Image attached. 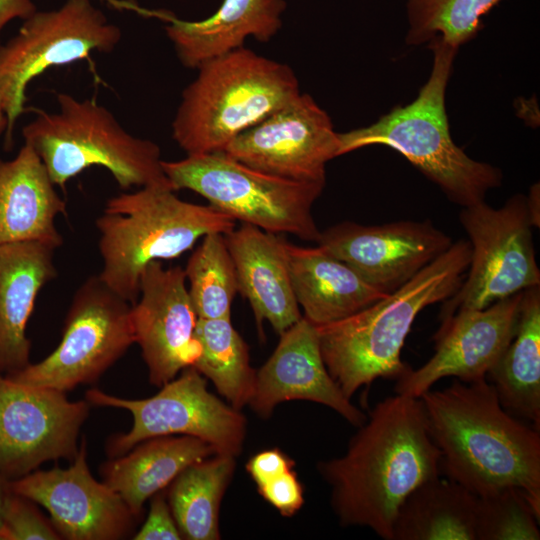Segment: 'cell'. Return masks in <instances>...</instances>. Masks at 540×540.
<instances>
[{
  "instance_id": "obj_5",
  "label": "cell",
  "mask_w": 540,
  "mask_h": 540,
  "mask_svg": "<svg viewBox=\"0 0 540 540\" xmlns=\"http://www.w3.org/2000/svg\"><path fill=\"white\" fill-rule=\"evenodd\" d=\"M197 70L172 122V137L187 155L223 152L301 92L291 67L245 47Z\"/></svg>"
},
{
  "instance_id": "obj_26",
  "label": "cell",
  "mask_w": 540,
  "mask_h": 540,
  "mask_svg": "<svg viewBox=\"0 0 540 540\" xmlns=\"http://www.w3.org/2000/svg\"><path fill=\"white\" fill-rule=\"evenodd\" d=\"M486 378L509 414L540 431V286L523 291L515 334Z\"/></svg>"
},
{
  "instance_id": "obj_14",
  "label": "cell",
  "mask_w": 540,
  "mask_h": 540,
  "mask_svg": "<svg viewBox=\"0 0 540 540\" xmlns=\"http://www.w3.org/2000/svg\"><path fill=\"white\" fill-rule=\"evenodd\" d=\"M339 133L325 110L300 92L232 140L223 153L276 177L326 183V164L340 156Z\"/></svg>"
},
{
  "instance_id": "obj_23",
  "label": "cell",
  "mask_w": 540,
  "mask_h": 540,
  "mask_svg": "<svg viewBox=\"0 0 540 540\" xmlns=\"http://www.w3.org/2000/svg\"><path fill=\"white\" fill-rule=\"evenodd\" d=\"M284 0H224L210 17L185 21L163 16L169 24L166 34L179 61L189 69L244 47L253 37L268 42L281 27Z\"/></svg>"
},
{
  "instance_id": "obj_10",
  "label": "cell",
  "mask_w": 540,
  "mask_h": 540,
  "mask_svg": "<svg viewBox=\"0 0 540 540\" xmlns=\"http://www.w3.org/2000/svg\"><path fill=\"white\" fill-rule=\"evenodd\" d=\"M120 39V29L90 0H67L59 9L36 11L24 20L17 34L0 44V91L8 118L5 147L13 145L14 126L34 78L95 51L110 53Z\"/></svg>"
},
{
  "instance_id": "obj_33",
  "label": "cell",
  "mask_w": 540,
  "mask_h": 540,
  "mask_svg": "<svg viewBox=\"0 0 540 540\" xmlns=\"http://www.w3.org/2000/svg\"><path fill=\"white\" fill-rule=\"evenodd\" d=\"M61 536L34 502L7 486L1 509L0 540H57Z\"/></svg>"
},
{
  "instance_id": "obj_32",
  "label": "cell",
  "mask_w": 540,
  "mask_h": 540,
  "mask_svg": "<svg viewBox=\"0 0 540 540\" xmlns=\"http://www.w3.org/2000/svg\"><path fill=\"white\" fill-rule=\"evenodd\" d=\"M539 520L520 489L503 488L478 497L476 540H539Z\"/></svg>"
},
{
  "instance_id": "obj_22",
  "label": "cell",
  "mask_w": 540,
  "mask_h": 540,
  "mask_svg": "<svg viewBox=\"0 0 540 540\" xmlns=\"http://www.w3.org/2000/svg\"><path fill=\"white\" fill-rule=\"evenodd\" d=\"M60 214H66V202L32 147L24 144L12 160L0 159V245L38 241L60 247Z\"/></svg>"
},
{
  "instance_id": "obj_1",
  "label": "cell",
  "mask_w": 540,
  "mask_h": 540,
  "mask_svg": "<svg viewBox=\"0 0 540 540\" xmlns=\"http://www.w3.org/2000/svg\"><path fill=\"white\" fill-rule=\"evenodd\" d=\"M358 428L346 452L319 462L318 472L331 488L341 526L366 527L393 540L399 507L415 488L440 476L441 454L419 397L383 399Z\"/></svg>"
},
{
  "instance_id": "obj_38",
  "label": "cell",
  "mask_w": 540,
  "mask_h": 540,
  "mask_svg": "<svg viewBox=\"0 0 540 540\" xmlns=\"http://www.w3.org/2000/svg\"><path fill=\"white\" fill-rule=\"evenodd\" d=\"M526 206L529 213L532 227L539 228L540 225V189L539 183H535L529 190L526 197Z\"/></svg>"
},
{
  "instance_id": "obj_37",
  "label": "cell",
  "mask_w": 540,
  "mask_h": 540,
  "mask_svg": "<svg viewBox=\"0 0 540 540\" xmlns=\"http://www.w3.org/2000/svg\"><path fill=\"white\" fill-rule=\"evenodd\" d=\"M36 11L37 8L31 0H0V34L11 20H26Z\"/></svg>"
},
{
  "instance_id": "obj_8",
  "label": "cell",
  "mask_w": 540,
  "mask_h": 540,
  "mask_svg": "<svg viewBox=\"0 0 540 540\" xmlns=\"http://www.w3.org/2000/svg\"><path fill=\"white\" fill-rule=\"evenodd\" d=\"M162 167L175 191L191 190L235 221L274 234L289 233L305 241L317 243L320 238L312 207L325 184L269 175L223 152L162 161Z\"/></svg>"
},
{
  "instance_id": "obj_25",
  "label": "cell",
  "mask_w": 540,
  "mask_h": 540,
  "mask_svg": "<svg viewBox=\"0 0 540 540\" xmlns=\"http://www.w3.org/2000/svg\"><path fill=\"white\" fill-rule=\"evenodd\" d=\"M215 454L209 443L192 436L153 437L104 463L103 482L138 518L145 502L168 487L185 468Z\"/></svg>"
},
{
  "instance_id": "obj_17",
  "label": "cell",
  "mask_w": 540,
  "mask_h": 540,
  "mask_svg": "<svg viewBox=\"0 0 540 540\" xmlns=\"http://www.w3.org/2000/svg\"><path fill=\"white\" fill-rule=\"evenodd\" d=\"M452 243L430 221L373 226L346 221L321 232L317 242L384 294L404 285Z\"/></svg>"
},
{
  "instance_id": "obj_30",
  "label": "cell",
  "mask_w": 540,
  "mask_h": 540,
  "mask_svg": "<svg viewBox=\"0 0 540 540\" xmlns=\"http://www.w3.org/2000/svg\"><path fill=\"white\" fill-rule=\"evenodd\" d=\"M184 271L189 283L188 293L197 317L231 318V306L238 292V281L225 235H205L189 257Z\"/></svg>"
},
{
  "instance_id": "obj_24",
  "label": "cell",
  "mask_w": 540,
  "mask_h": 540,
  "mask_svg": "<svg viewBox=\"0 0 540 540\" xmlns=\"http://www.w3.org/2000/svg\"><path fill=\"white\" fill-rule=\"evenodd\" d=\"M293 291L304 316L315 326L344 319L385 297L353 268L321 246L287 241Z\"/></svg>"
},
{
  "instance_id": "obj_2",
  "label": "cell",
  "mask_w": 540,
  "mask_h": 540,
  "mask_svg": "<svg viewBox=\"0 0 540 540\" xmlns=\"http://www.w3.org/2000/svg\"><path fill=\"white\" fill-rule=\"evenodd\" d=\"M419 398L449 479L478 497L516 487L540 515V431L509 414L487 378Z\"/></svg>"
},
{
  "instance_id": "obj_15",
  "label": "cell",
  "mask_w": 540,
  "mask_h": 540,
  "mask_svg": "<svg viewBox=\"0 0 540 540\" xmlns=\"http://www.w3.org/2000/svg\"><path fill=\"white\" fill-rule=\"evenodd\" d=\"M7 486L44 507L61 538L68 540L125 538L136 519L120 495L90 473L85 438L68 468L33 471L7 480Z\"/></svg>"
},
{
  "instance_id": "obj_28",
  "label": "cell",
  "mask_w": 540,
  "mask_h": 540,
  "mask_svg": "<svg viewBox=\"0 0 540 540\" xmlns=\"http://www.w3.org/2000/svg\"><path fill=\"white\" fill-rule=\"evenodd\" d=\"M235 457L215 454L185 468L168 486L167 501L182 538L217 540L222 498Z\"/></svg>"
},
{
  "instance_id": "obj_39",
  "label": "cell",
  "mask_w": 540,
  "mask_h": 540,
  "mask_svg": "<svg viewBox=\"0 0 540 540\" xmlns=\"http://www.w3.org/2000/svg\"><path fill=\"white\" fill-rule=\"evenodd\" d=\"M8 126V118L5 112L3 97L0 91V135L5 133Z\"/></svg>"
},
{
  "instance_id": "obj_3",
  "label": "cell",
  "mask_w": 540,
  "mask_h": 540,
  "mask_svg": "<svg viewBox=\"0 0 540 540\" xmlns=\"http://www.w3.org/2000/svg\"><path fill=\"white\" fill-rule=\"evenodd\" d=\"M469 263L470 244L461 239L395 291L344 319L316 326L325 366L347 398L378 378L398 380L412 369L401 351L417 315L451 297Z\"/></svg>"
},
{
  "instance_id": "obj_19",
  "label": "cell",
  "mask_w": 540,
  "mask_h": 540,
  "mask_svg": "<svg viewBox=\"0 0 540 540\" xmlns=\"http://www.w3.org/2000/svg\"><path fill=\"white\" fill-rule=\"evenodd\" d=\"M291 400L323 404L356 427L367 418L330 376L320 351L316 326L303 316L280 334L272 355L256 371L248 405L259 417L268 418L278 404Z\"/></svg>"
},
{
  "instance_id": "obj_20",
  "label": "cell",
  "mask_w": 540,
  "mask_h": 540,
  "mask_svg": "<svg viewBox=\"0 0 540 540\" xmlns=\"http://www.w3.org/2000/svg\"><path fill=\"white\" fill-rule=\"evenodd\" d=\"M225 239L238 292L248 300L260 334L264 321L282 334L302 317L291 283L287 241L248 223L225 234Z\"/></svg>"
},
{
  "instance_id": "obj_16",
  "label": "cell",
  "mask_w": 540,
  "mask_h": 540,
  "mask_svg": "<svg viewBox=\"0 0 540 540\" xmlns=\"http://www.w3.org/2000/svg\"><path fill=\"white\" fill-rule=\"evenodd\" d=\"M179 266L149 263L140 278V298L131 305L135 343L148 369L149 382L163 386L201 354L195 336L198 317Z\"/></svg>"
},
{
  "instance_id": "obj_9",
  "label": "cell",
  "mask_w": 540,
  "mask_h": 540,
  "mask_svg": "<svg viewBox=\"0 0 540 540\" xmlns=\"http://www.w3.org/2000/svg\"><path fill=\"white\" fill-rule=\"evenodd\" d=\"M460 223L469 237L470 263L466 279L443 301L444 322L464 310L491 304L540 286L526 197L517 194L500 208L484 201L463 207Z\"/></svg>"
},
{
  "instance_id": "obj_34",
  "label": "cell",
  "mask_w": 540,
  "mask_h": 540,
  "mask_svg": "<svg viewBox=\"0 0 540 540\" xmlns=\"http://www.w3.org/2000/svg\"><path fill=\"white\" fill-rule=\"evenodd\" d=\"M261 497L282 516L291 517L304 504V488L294 470L257 487Z\"/></svg>"
},
{
  "instance_id": "obj_36",
  "label": "cell",
  "mask_w": 540,
  "mask_h": 540,
  "mask_svg": "<svg viewBox=\"0 0 540 540\" xmlns=\"http://www.w3.org/2000/svg\"><path fill=\"white\" fill-rule=\"evenodd\" d=\"M295 462L279 448L266 449L253 455L246 463V471L260 487L280 475L293 470Z\"/></svg>"
},
{
  "instance_id": "obj_11",
  "label": "cell",
  "mask_w": 540,
  "mask_h": 540,
  "mask_svg": "<svg viewBox=\"0 0 540 540\" xmlns=\"http://www.w3.org/2000/svg\"><path fill=\"white\" fill-rule=\"evenodd\" d=\"M90 405L129 411L131 429L113 436L107 445L111 458L120 456L138 443L153 437L186 435L209 443L216 454L237 457L244 445L247 420L230 404L207 389L206 378L190 366L170 380L152 397L126 399L89 389Z\"/></svg>"
},
{
  "instance_id": "obj_29",
  "label": "cell",
  "mask_w": 540,
  "mask_h": 540,
  "mask_svg": "<svg viewBox=\"0 0 540 540\" xmlns=\"http://www.w3.org/2000/svg\"><path fill=\"white\" fill-rule=\"evenodd\" d=\"M195 336L201 354L194 367L209 379L227 402L236 409L249 404L256 379L250 365L249 348L230 318H198Z\"/></svg>"
},
{
  "instance_id": "obj_31",
  "label": "cell",
  "mask_w": 540,
  "mask_h": 540,
  "mask_svg": "<svg viewBox=\"0 0 540 540\" xmlns=\"http://www.w3.org/2000/svg\"><path fill=\"white\" fill-rule=\"evenodd\" d=\"M500 0H408L407 43L419 45L439 38L459 48L475 36L481 18Z\"/></svg>"
},
{
  "instance_id": "obj_12",
  "label": "cell",
  "mask_w": 540,
  "mask_h": 540,
  "mask_svg": "<svg viewBox=\"0 0 540 540\" xmlns=\"http://www.w3.org/2000/svg\"><path fill=\"white\" fill-rule=\"evenodd\" d=\"M131 305L99 276L87 278L73 296L56 349L8 377L64 393L94 383L135 343Z\"/></svg>"
},
{
  "instance_id": "obj_21",
  "label": "cell",
  "mask_w": 540,
  "mask_h": 540,
  "mask_svg": "<svg viewBox=\"0 0 540 540\" xmlns=\"http://www.w3.org/2000/svg\"><path fill=\"white\" fill-rule=\"evenodd\" d=\"M56 249L38 241L0 245V374L30 364L26 327L39 291L56 277Z\"/></svg>"
},
{
  "instance_id": "obj_13",
  "label": "cell",
  "mask_w": 540,
  "mask_h": 540,
  "mask_svg": "<svg viewBox=\"0 0 540 540\" xmlns=\"http://www.w3.org/2000/svg\"><path fill=\"white\" fill-rule=\"evenodd\" d=\"M87 400L17 382L0 374V473L14 480L43 462L73 461L78 435L89 415Z\"/></svg>"
},
{
  "instance_id": "obj_35",
  "label": "cell",
  "mask_w": 540,
  "mask_h": 540,
  "mask_svg": "<svg viewBox=\"0 0 540 540\" xmlns=\"http://www.w3.org/2000/svg\"><path fill=\"white\" fill-rule=\"evenodd\" d=\"M134 540L183 539L163 490L151 497L148 516L135 533Z\"/></svg>"
},
{
  "instance_id": "obj_18",
  "label": "cell",
  "mask_w": 540,
  "mask_h": 540,
  "mask_svg": "<svg viewBox=\"0 0 540 540\" xmlns=\"http://www.w3.org/2000/svg\"><path fill=\"white\" fill-rule=\"evenodd\" d=\"M522 296L523 291L441 322L434 355L396 380V394L420 397L445 377L463 382L486 378L515 334Z\"/></svg>"
},
{
  "instance_id": "obj_4",
  "label": "cell",
  "mask_w": 540,
  "mask_h": 540,
  "mask_svg": "<svg viewBox=\"0 0 540 540\" xmlns=\"http://www.w3.org/2000/svg\"><path fill=\"white\" fill-rule=\"evenodd\" d=\"M433 64L418 96L405 106L394 107L375 123L339 133V154L371 145H385L402 154L446 196L462 207L484 201L498 187L501 171L469 157L450 134L445 93L457 48L439 38L430 41Z\"/></svg>"
},
{
  "instance_id": "obj_27",
  "label": "cell",
  "mask_w": 540,
  "mask_h": 540,
  "mask_svg": "<svg viewBox=\"0 0 540 540\" xmlns=\"http://www.w3.org/2000/svg\"><path fill=\"white\" fill-rule=\"evenodd\" d=\"M478 496L440 476L415 488L398 509L393 540H476Z\"/></svg>"
},
{
  "instance_id": "obj_6",
  "label": "cell",
  "mask_w": 540,
  "mask_h": 540,
  "mask_svg": "<svg viewBox=\"0 0 540 540\" xmlns=\"http://www.w3.org/2000/svg\"><path fill=\"white\" fill-rule=\"evenodd\" d=\"M170 187L149 186L107 200L96 220L101 281L130 304L153 262L174 259L210 233L227 234L235 220L212 207L179 199Z\"/></svg>"
},
{
  "instance_id": "obj_7",
  "label": "cell",
  "mask_w": 540,
  "mask_h": 540,
  "mask_svg": "<svg viewBox=\"0 0 540 540\" xmlns=\"http://www.w3.org/2000/svg\"><path fill=\"white\" fill-rule=\"evenodd\" d=\"M57 103V112L37 110V116L22 129L25 144L40 157L55 186L64 189L85 169L100 166L122 189H173L155 142L128 133L108 109L93 99L80 100L61 92Z\"/></svg>"
},
{
  "instance_id": "obj_40",
  "label": "cell",
  "mask_w": 540,
  "mask_h": 540,
  "mask_svg": "<svg viewBox=\"0 0 540 540\" xmlns=\"http://www.w3.org/2000/svg\"><path fill=\"white\" fill-rule=\"evenodd\" d=\"M7 490V480L0 473V526H1V509L5 492Z\"/></svg>"
}]
</instances>
